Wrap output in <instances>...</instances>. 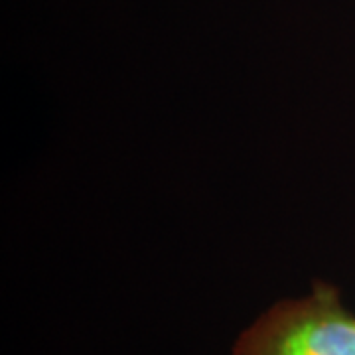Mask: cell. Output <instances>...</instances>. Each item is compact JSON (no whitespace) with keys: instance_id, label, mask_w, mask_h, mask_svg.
Listing matches in <instances>:
<instances>
[{"instance_id":"obj_1","label":"cell","mask_w":355,"mask_h":355,"mask_svg":"<svg viewBox=\"0 0 355 355\" xmlns=\"http://www.w3.org/2000/svg\"><path fill=\"white\" fill-rule=\"evenodd\" d=\"M233 355H355V316L338 288L316 282L310 296L265 312L243 331Z\"/></svg>"}]
</instances>
